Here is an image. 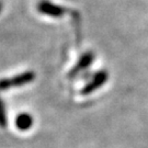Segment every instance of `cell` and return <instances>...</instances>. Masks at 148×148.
<instances>
[{
	"label": "cell",
	"instance_id": "obj_1",
	"mask_svg": "<svg viewBox=\"0 0 148 148\" xmlns=\"http://www.w3.org/2000/svg\"><path fill=\"white\" fill-rule=\"evenodd\" d=\"M33 79V76L31 74H24L22 76L12 78V79H5L0 81V89H8V88H12V87H18V86H22L27 84L29 81Z\"/></svg>",
	"mask_w": 148,
	"mask_h": 148
},
{
	"label": "cell",
	"instance_id": "obj_4",
	"mask_svg": "<svg viewBox=\"0 0 148 148\" xmlns=\"http://www.w3.org/2000/svg\"><path fill=\"white\" fill-rule=\"evenodd\" d=\"M7 125V115H5V106L0 99V126L5 127Z\"/></svg>",
	"mask_w": 148,
	"mask_h": 148
},
{
	"label": "cell",
	"instance_id": "obj_2",
	"mask_svg": "<svg viewBox=\"0 0 148 148\" xmlns=\"http://www.w3.org/2000/svg\"><path fill=\"white\" fill-rule=\"evenodd\" d=\"M16 128H19L20 131H27L33 125V119H32V116L30 114L22 113L19 116H16Z\"/></svg>",
	"mask_w": 148,
	"mask_h": 148
},
{
	"label": "cell",
	"instance_id": "obj_3",
	"mask_svg": "<svg viewBox=\"0 0 148 148\" xmlns=\"http://www.w3.org/2000/svg\"><path fill=\"white\" fill-rule=\"evenodd\" d=\"M106 80V74H104V73H101V74H99L97 77H95V79H93V81L91 82V84H89V85H87L82 89V95H87V93H90L92 90L97 89V88H99L104 81Z\"/></svg>",
	"mask_w": 148,
	"mask_h": 148
}]
</instances>
